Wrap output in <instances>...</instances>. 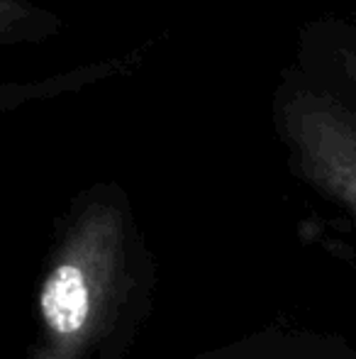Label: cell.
<instances>
[{
	"mask_svg": "<svg viewBox=\"0 0 356 359\" xmlns=\"http://www.w3.org/2000/svg\"><path fill=\"white\" fill-rule=\"evenodd\" d=\"M288 164L356 222V15L313 18L271 95Z\"/></svg>",
	"mask_w": 356,
	"mask_h": 359,
	"instance_id": "cell-1",
	"label": "cell"
},
{
	"mask_svg": "<svg viewBox=\"0 0 356 359\" xmlns=\"http://www.w3.org/2000/svg\"><path fill=\"white\" fill-rule=\"evenodd\" d=\"M127 230L120 189L98 186L78 198L37 291L32 359H83L103 337L122 301Z\"/></svg>",
	"mask_w": 356,
	"mask_h": 359,
	"instance_id": "cell-2",
	"label": "cell"
},
{
	"mask_svg": "<svg viewBox=\"0 0 356 359\" xmlns=\"http://www.w3.org/2000/svg\"><path fill=\"white\" fill-rule=\"evenodd\" d=\"M62 29L64 20L32 0H0V47L42 44Z\"/></svg>",
	"mask_w": 356,
	"mask_h": 359,
	"instance_id": "cell-3",
	"label": "cell"
}]
</instances>
